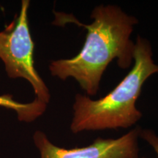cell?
<instances>
[{
	"label": "cell",
	"mask_w": 158,
	"mask_h": 158,
	"mask_svg": "<svg viewBox=\"0 0 158 158\" xmlns=\"http://www.w3.org/2000/svg\"><path fill=\"white\" fill-rule=\"evenodd\" d=\"M0 106L13 110L17 114L19 121L31 122L45 113L47 105L35 99L32 102L21 103L13 100L10 94L0 95Z\"/></svg>",
	"instance_id": "5b68a950"
},
{
	"label": "cell",
	"mask_w": 158,
	"mask_h": 158,
	"mask_svg": "<svg viewBox=\"0 0 158 158\" xmlns=\"http://www.w3.org/2000/svg\"><path fill=\"white\" fill-rule=\"evenodd\" d=\"M56 25L74 23L87 30L84 45L76 56L52 61L49 70L61 80L73 78L89 96H94L100 88L105 70L114 59L122 69L129 68L133 62L135 43L131 40L135 16L128 15L114 5L94 7L90 24H84L71 14L56 13Z\"/></svg>",
	"instance_id": "6da1fadb"
},
{
	"label": "cell",
	"mask_w": 158,
	"mask_h": 158,
	"mask_svg": "<svg viewBox=\"0 0 158 158\" xmlns=\"http://www.w3.org/2000/svg\"><path fill=\"white\" fill-rule=\"evenodd\" d=\"M140 138L151 146L158 157V135L155 132L150 129H141L140 132Z\"/></svg>",
	"instance_id": "8992f818"
},
{
	"label": "cell",
	"mask_w": 158,
	"mask_h": 158,
	"mask_svg": "<svg viewBox=\"0 0 158 158\" xmlns=\"http://www.w3.org/2000/svg\"><path fill=\"white\" fill-rule=\"evenodd\" d=\"M30 2L23 0L14 21L0 32V59L10 78H23L32 86L36 100L48 104L51 94L35 67V43L29 27Z\"/></svg>",
	"instance_id": "3957f363"
},
{
	"label": "cell",
	"mask_w": 158,
	"mask_h": 158,
	"mask_svg": "<svg viewBox=\"0 0 158 158\" xmlns=\"http://www.w3.org/2000/svg\"><path fill=\"white\" fill-rule=\"evenodd\" d=\"M141 130L135 127L117 138L99 137L89 146L73 149L57 147L40 130L35 132L33 141L40 158H138Z\"/></svg>",
	"instance_id": "277c9868"
},
{
	"label": "cell",
	"mask_w": 158,
	"mask_h": 158,
	"mask_svg": "<svg viewBox=\"0 0 158 158\" xmlns=\"http://www.w3.org/2000/svg\"><path fill=\"white\" fill-rule=\"evenodd\" d=\"M152 55L149 40L138 36L133 68L111 92L98 100L76 94L73 106L71 132L76 134L84 131L125 129L135 125L143 116L136 107L142 87L150 76L158 73V64L154 62Z\"/></svg>",
	"instance_id": "7a4b0ae2"
},
{
	"label": "cell",
	"mask_w": 158,
	"mask_h": 158,
	"mask_svg": "<svg viewBox=\"0 0 158 158\" xmlns=\"http://www.w3.org/2000/svg\"><path fill=\"white\" fill-rule=\"evenodd\" d=\"M138 158H146V157H138Z\"/></svg>",
	"instance_id": "52a82bcc"
}]
</instances>
